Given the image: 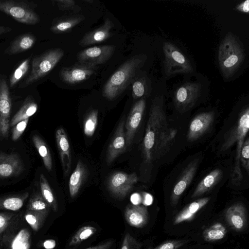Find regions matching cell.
Listing matches in <instances>:
<instances>
[{"instance_id": "ba28073f", "label": "cell", "mask_w": 249, "mask_h": 249, "mask_svg": "<svg viewBox=\"0 0 249 249\" xmlns=\"http://www.w3.org/2000/svg\"><path fill=\"white\" fill-rule=\"evenodd\" d=\"M200 90L201 85L196 83H186L179 87L174 96L176 108L182 112L190 109L197 100Z\"/></svg>"}, {"instance_id": "f1b7e54d", "label": "cell", "mask_w": 249, "mask_h": 249, "mask_svg": "<svg viewBox=\"0 0 249 249\" xmlns=\"http://www.w3.org/2000/svg\"><path fill=\"white\" fill-rule=\"evenodd\" d=\"M227 232V229L221 223H216L205 229L202 233L203 239L208 242H215L222 239Z\"/></svg>"}, {"instance_id": "4fadbf2b", "label": "cell", "mask_w": 249, "mask_h": 249, "mask_svg": "<svg viewBox=\"0 0 249 249\" xmlns=\"http://www.w3.org/2000/svg\"><path fill=\"white\" fill-rule=\"evenodd\" d=\"M23 169V162L18 153L6 154L0 151V178L18 176Z\"/></svg>"}, {"instance_id": "8d00e7d4", "label": "cell", "mask_w": 249, "mask_h": 249, "mask_svg": "<svg viewBox=\"0 0 249 249\" xmlns=\"http://www.w3.org/2000/svg\"><path fill=\"white\" fill-rule=\"evenodd\" d=\"M132 96L134 98H138L143 96L147 91V86L144 78H140L135 80L132 86Z\"/></svg>"}, {"instance_id": "e575fe53", "label": "cell", "mask_w": 249, "mask_h": 249, "mask_svg": "<svg viewBox=\"0 0 249 249\" xmlns=\"http://www.w3.org/2000/svg\"><path fill=\"white\" fill-rule=\"evenodd\" d=\"M97 229L92 226H84L79 229L71 238L69 246H75L93 235Z\"/></svg>"}, {"instance_id": "9a60e30c", "label": "cell", "mask_w": 249, "mask_h": 249, "mask_svg": "<svg viewBox=\"0 0 249 249\" xmlns=\"http://www.w3.org/2000/svg\"><path fill=\"white\" fill-rule=\"evenodd\" d=\"M125 122L122 119L118 124L113 137L108 145L106 156L107 163H112L126 147L125 132Z\"/></svg>"}, {"instance_id": "bcb514c9", "label": "cell", "mask_w": 249, "mask_h": 249, "mask_svg": "<svg viewBox=\"0 0 249 249\" xmlns=\"http://www.w3.org/2000/svg\"><path fill=\"white\" fill-rule=\"evenodd\" d=\"M236 9L244 13H248L249 11V1L246 0L238 4L236 7Z\"/></svg>"}, {"instance_id": "ee69618b", "label": "cell", "mask_w": 249, "mask_h": 249, "mask_svg": "<svg viewBox=\"0 0 249 249\" xmlns=\"http://www.w3.org/2000/svg\"><path fill=\"white\" fill-rule=\"evenodd\" d=\"M142 196V203L143 206H148L151 205L153 201L152 196L147 193L143 192Z\"/></svg>"}, {"instance_id": "83f0119b", "label": "cell", "mask_w": 249, "mask_h": 249, "mask_svg": "<svg viewBox=\"0 0 249 249\" xmlns=\"http://www.w3.org/2000/svg\"><path fill=\"white\" fill-rule=\"evenodd\" d=\"M32 141L34 146L42 159L46 168L48 171H50L52 169L53 162L48 145L44 141L37 135H34L33 136Z\"/></svg>"}, {"instance_id": "681fc988", "label": "cell", "mask_w": 249, "mask_h": 249, "mask_svg": "<svg viewBox=\"0 0 249 249\" xmlns=\"http://www.w3.org/2000/svg\"><path fill=\"white\" fill-rule=\"evenodd\" d=\"M12 31V28L10 27L4 26L0 25V35L4 34Z\"/></svg>"}, {"instance_id": "5bb4252c", "label": "cell", "mask_w": 249, "mask_h": 249, "mask_svg": "<svg viewBox=\"0 0 249 249\" xmlns=\"http://www.w3.org/2000/svg\"><path fill=\"white\" fill-rule=\"evenodd\" d=\"M214 118V113L213 111L203 112L196 115L190 124L188 140L195 141L206 133L212 126Z\"/></svg>"}, {"instance_id": "484cf974", "label": "cell", "mask_w": 249, "mask_h": 249, "mask_svg": "<svg viewBox=\"0 0 249 249\" xmlns=\"http://www.w3.org/2000/svg\"><path fill=\"white\" fill-rule=\"evenodd\" d=\"M86 174L87 170L85 166L81 160H79L69 180V188L71 197H75L78 194Z\"/></svg>"}, {"instance_id": "e0dca14e", "label": "cell", "mask_w": 249, "mask_h": 249, "mask_svg": "<svg viewBox=\"0 0 249 249\" xmlns=\"http://www.w3.org/2000/svg\"><path fill=\"white\" fill-rule=\"evenodd\" d=\"M198 161H193L186 168L178 181L175 185L171 196V202L176 206L181 195L192 182L197 170Z\"/></svg>"}, {"instance_id": "3957f363", "label": "cell", "mask_w": 249, "mask_h": 249, "mask_svg": "<svg viewBox=\"0 0 249 249\" xmlns=\"http://www.w3.org/2000/svg\"><path fill=\"white\" fill-rule=\"evenodd\" d=\"M244 57V50L238 39L232 34H228L219 46L218 54L219 67L225 78L233 75Z\"/></svg>"}, {"instance_id": "d6986e66", "label": "cell", "mask_w": 249, "mask_h": 249, "mask_svg": "<svg viewBox=\"0 0 249 249\" xmlns=\"http://www.w3.org/2000/svg\"><path fill=\"white\" fill-rule=\"evenodd\" d=\"M55 139L65 175L69 173L71 162L70 146L66 133L63 127L58 128L55 132Z\"/></svg>"}, {"instance_id": "d590c367", "label": "cell", "mask_w": 249, "mask_h": 249, "mask_svg": "<svg viewBox=\"0 0 249 249\" xmlns=\"http://www.w3.org/2000/svg\"><path fill=\"white\" fill-rule=\"evenodd\" d=\"M30 234L26 229H22L15 237L11 245L12 249H29Z\"/></svg>"}, {"instance_id": "cb8c5ba5", "label": "cell", "mask_w": 249, "mask_h": 249, "mask_svg": "<svg viewBox=\"0 0 249 249\" xmlns=\"http://www.w3.org/2000/svg\"><path fill=\"white\" fill-rule=\"evenodd\" d=\"M38 105L33 97L29 95L25 99L23 104L18 111L13 117L10 122V127L33 116L37 111Z\"/></svg>"}, {"instance_id": "7bdbcfd3", "label": "cell", "mask_w": 249, "mask_h": 249, "mask_svg": "<svg viewBox=\"0 0 249 249\" xmlns=\"http://www.w3.org/2000/svg\"><path fill=\"white\" fill-rule=\"evenodd\" d=\"M12 217L11 213H0V234L7 228Z\"/></svg>"}, {"instance_id": "836d02e7", "label": "cell", "mask_w": 249, "mask_h": 249, "mask_svg": "<svg viewBox=\"0 0 249 249\" xmlns=\"http://www.w3.org/2000/svg\"><path fill=\"white\" fill-rule=\"evenodd\" d=\"M98 111L90 110L85 118L84 123V132L87 137H92L96 129L98 123Z\"/></svg>"}, {"instance_id": "30bf717a", "label": "cell", "mask_w": 249, "mask_h": 249, "mask_svg": "<svg viewBox=\"0 0 249 249\" xmlns=\"http://www.w3.org/2000/svg\"><path fill=\"white\" fill-rule=\"evenodd\" d=\"M97 69L96 66L78 62L71 67L62 69L59 75L65 83L76 84L89 79L95 73Z\"/></svg>"}, {"instance_id": "4dcf8cb0", "label": "cell", "mask_w": 249, "mask_h": 249, "mask_svg": "<svg viewBox=\"0 0 249 249\" xmlns=\"http://www.w3.org/2000/svg\"><path fill=\"white\" fill-rule=\"evenodd\" d=\"M50 206L42 197L41 194L36 193L32 195L30 198L27 207V210L40 212L48 215Z\"/></svg>"}, {"instance_id": "7a4b0ae2", "label": "cell", "mask_w": 249, "mask_h": 249, "mask_svg": "<svg viewBox=\"0 0 249 249\" xmlns=\"http://www.w3.org/2000/svg\"><path fill=\"white\" fill-rule=\"evenodd\" d=\"M143 62L144 58L140 55L133 56L124 62L105 84L103 96L108 100H113L120 95L132 81Z\"/></svg>"}, {"instance_id": "7402d4cb", "label": "cell", "mask_w": 249, "mask_h": 249, "mask_svg": "<svg viewBox=\"0 0 249 249\" xmlns=\"http://www.w3.org/2000/svg\"><path fill=\"white\" fill-rule=\"evenodd\" d=\"M209 200V197H204L190 203L175 216L173 221L174 225L192 220Z\"/></svg>"}, {"instance_id": "f6af8a7d", "label": "cell", "mask_w": 249, "mask_h": 249, "mask_svg": "<svg viewBox=\"0 0 249 249\" xmlns=\"http://www.w3.org/2000/svg\"><path fill=\"white\" fill-rule=\"evenodd\" d=\"M113 244V241L110 240L95 246L84 249H110Z\"/></svg>"}, {"instance_id": "2e32d148", "label": "cell", "mask_w": 249, "mask_h": 249, "mask_svg": "<svg viewBox=\"0 0 249 249\" xmlns=\"http://www.w3.org/2000/svg\"><path fill=\"white\" fill-rule=\"evenodd\" d=\"M113 26L109 18H106L101 26L86 33L79 42V44L85 47L106 41L113 36L111 31Z\"/></svg>"}, {"instance_id": "f907efd6", "label": "cell", "mask_w": 249, "mask_h": 249, "mask_svg": "<svg viewBox=\"0 0 249 249\" xmlns=\"http://www.w3.org/2000/svg\"><path fill=\"white\" fill-rule=\"evenodd\" d=\"M84 1L87 2H89V3H91L93 1V0H85Z\"/></svg>"}, {"instance_id": "f546056e", "label": "cell", "mask_w": 249, "mask_h": 249, "mask_svg": "<svg viewBox=\"0 0 249 249\" xmlns=\"http://www.w3.org/2000/svg\"><path fill=\"white\" fill-rule=\"evenodd\" d=\"M32 57V54L23 60L11 73L9 81L10 88H13L27 74Z\"/></svg>"}, {"instance_id": "52a82bcc", "label": "cell", "mask_w": 249, "mask_h": 249, "mask_svg": "<svg viewBox=\"0 0 249 249\" xmlns=\"http://www.w3.org/2000/svg\"><path fill=\"white\" fill-rule=\"evenodd\" d=\"M163 50L164 72L167 76L193 72V68L189 60L176 45L165 42Z\"/></svg>"}, {"instance_id": "9c48e42d", "label": "cell", "mask_w": 249, "mask_h": 249, "mask_svg": "<svg viewBox=\"0 0 249 249\" xmlns=\"http://www.w3.org/2000/svg\"><path fill=\"white\" fill-rule=\"evenodd\" d=\"M138 180V177L135 173L128 174L117 172L108 178L107 188L114 196L122 198L129 193Z\"/></svg>"}, {"instance_id": "d4e9b609", "label": "cell", "mask_w": 249, "mask_h": 249, "mask_svg": "<svg viewBox=\"0 0 249 249\" xmlns=\"http://www.w3.org/2000/svg\"><path fill=\"white\" fill-rule=\"evenodd\" d=\"M222 175V171L220 169H215L211 171L198 184L192 197L200 196L210 191L219 181Z\"/></svg>"}, {"instance_id": "74e56055", "label": "cell", "mask_w": 249, "mask_h": 249, "mask_svg": "<svg viewBox=\"0 0 249 249\" xmlns=\"http://www.w3.org/2000/svg\"><path fill=\"white\" fill-rule=\"evenodd\" d=\"M53 1L61 10H69L76 12L81 10L80 7L73 0H55Z\"/></svg>"}, {"instance_id": "60d3db41", "label": "cell", "mask_w": 249, "mask_h": 249, "mask_svg": "<svg viewBox=\"0 0 249 249\" xmlns=\"http://www.w3.org/2000/svg\"><path fill=\"white\" fill-rule=\"evenodd\" d=\"M186 240L166 241L155 248L148 249H178L187 243Z\"/></svg>"}, {"instance_id": "b9f144b4", "label": "cell", "mask_w": 249, "mask_h": 249, "mask_svg": "<svg viewBox=\"0 0 249 249\" xmlns=\"http://www.w3.org/2000/svg\"><path fill=\"white\" fill-rule=\"evenodd\" d=\"M29 120V118L20 121L14 126L11 137L13 141H17L22 135L26 128Z\"/></svg>"}, {"instance_id": "816d5d0a", "label": "cell", "mask_w": 249, "mask_h": 249, "mask_svg": "<svg viewBox=\"0 0 249 249\" xmlns=\"http://www.w3.org/2000/svg\"></svg>"}, {"instance_id": "44dd1931", "label": "cell", "mask_w": 249, "mask_h": 249, "mask_svg": "<svg viewBox=\"0 0 249 249\" xmlns=\"http://www.w3.org/2000/svg\"><path fill=\"white\" fill-rule=\"evenodd\" d=\"M36 36L33 34L27 33L16 37L5 49L4 53L11 55L28 51L36 44Z\"/></svg>"}, {"instance_id": "ac0fdd59", "label": "cell", "mask_w": 249, "mask_h": 249, "mask_svg": "<svg viewBox=\"0 0 249 249\" xmlns=\"http://www.w3.org/2000/svg\"><path fill=\"white\" fill-rule=\"evenodd\" d=\"M226 220L230 227L236 231L243 230L247 223L246 209L242 203H235L229 207L225 213Z\"/></svg>"}, {"instance_id": "ab89813d", "label": "cell", "mask_w": 249, "mask_h": 249, "mask_svg": "<svg viewBox=\"0 0 249 249\" xmlns=\"http://www.w3.org/2000/svg\"><path fill=\"white\" fill-rule=\"evenodd\" d=\"M142 244L129 233L125 234L121 249H140Z\"/></svg>"}, {"instance_id": "603a6c76", "label": "cell", "mask_w": 249, "mask_h": 249, "mask_svg": "<svg viewBox=\"0 0 249 249\" xmlns=\"http://www.w3.org/2000/svg\"><path fill=\"white\" fill-rule=\"evenodd\" d=\"M82 15H75L55 19L52 22L51 30L55 34L68 32L84 20Z\"/></svg>"}, {"instance_id": "8992f818", "label": "cell", "mask_w": 249, "mask_h": 249, "mask_svg": "<svg viewBox=\"0 0 249 249\" xmlns=\"http://www.w3.org/2000/svg\"><path fill=\"white\" fill-rule=\"evenodd\" d=\"M37 6L36 3L27 0H0V11L27 25L39 22L40 17L36 11Z\"/></svg>"}, {"instance_id": "277c9868", "label": "cell", "mask_w": 249, "mask_h": 249, "mask_svg": "<svg viewBox=\"0 0 249 249\" xmlns=\"http://www.w3.org/2000/svg\"><path fill=\"white\" fill-rule=\"evenodd\" d=\"M249 128V108L247 107L240 114L238 121L225 139L221 150L226 151L235 142H237L235 163L231 173V180L233 184H238L243 179V174L240 168V154L243 143Z\"/></svg>"}, {"instance_id": "6da1fadb", "label": "cell", "mask_w": 249, "mask_h": 249, "mask_svg": "<svg viewBox=\"0 0 249 249\" xmlns=\"http://www.w3.org/2000/svg\"><path fill=\"white\" fill-rule=\"evenodd\" d=\"M168 127L163 98L155 97L151 105L143 142V155L146 163L154 161L158 144Z\"/></svg>"}, {"instance_id": "7dc6e473", "label": "cell", "mask_w": 249, "mask_h": 249, "mask_svg": "<svg viewBox=\"0 0 249 249\" xmlns=\"http://www.w3.org/2000/svg\"><path fill=\"white\" fill-rule=\"evenodd\" d=\"M130 200L133 205H139L142 203V196L138 193L133 194L131 196Z\"/></svg>"}, {"instance_id": "5b68a950", "label": "cell", "mask_w": 249, "mask_h": 249, "mask_svg": "<svg viewBox=\"0 0 249 249\" xmlns=\"http://www.w3.org/2000/svg\"><path fill=\"white\" fill-rule=\"evenodd\" d=\"M64 55V53L61 49L54 48L34 56L32 58L30 73L20 87L29 86L47 75L53 70Z\"/></svg>"}, {"instance_id": "8fae6325", "label": "cell", "mask_w": 249, "mask_h": 249, "mask_svg": "<svg viewBox=\"0 0 249 249\" xmlns=\"http://www.w3.org/2000/svg\"><path fill=\"white\" fill-rule=\"evenodd\" d=\"M116 47L114 45L93 46L80 52L77 56L79 62L96 66L108 61L113 54Z\"/></svg>"}, {"instance_id": "ffe728a7", "label": "cell", "mask_w": 249, "mask_h": 249, "mask_svg": "<svg viewBox=\"0 0 249 249\" xmlns=\"http://www.w3.org/2000/svg\"><path fill=\"white\" fill-rule=\"evenodd\" d=\"M124 217L129 225L141 228L147 223L148 212L145 206L129 205L125 210Z\"/></svg>"}, {"instance_id": "4316f807", "label": "cell", "mask_w": 249, "mask_h": 249, "mask_svg": "<svg viewBox=\"0 0 249 249\" xmlns=\"http://www.w3.org/2000/svg\"><path fill=\"white\" fill-rule=\"evenodd\" d=\"M28 192L0 199V209L16 211L19 210L28 197Z\"/></svg>"}, {"instance_id": "f35d334b", "label": "cell", "mask_w": 249, "mask_h": 249, "mask_svg": "<svg viewBox=\"0 0 249 249\" xmlns=\"http://www.w3.org/2000/svg\"><path fill=\"white\" fill-rule=\"evenodd\" d=\"M240 161L243 167L249 173V139L247 138L244 142L241 151Z\"/></svg>"}, {"instance_id": "c3c4849f", "label": "cell", "mask_w": 249, "mask_h": 249, "mask_svg": "<svg viewBox=\"0 0 249 249\" xmlns=\"http://www.w3.org/2000/svg\"><path fill=\"white\" fill-rule=\"evenodd\" d=\"M56 246V242L53 239H48L43 243V246L45 249H53Z\"/></svg>"}, {"instance_id": "7c38bea8", "label": "cell", "mask_w": 249, "mask_h": 249, "mask_svg": "<svg viewBox=\"0 0 249 249\" xmlns=\"http://www.w3.org/2000/svg\"><path fill=\"white\" fill-rule=\"evenodd\" d=\"M145 108V101L141 99L133 106L127 117L125 127V141L126 146H130L134 136L141 123Z\"/></svg>"}, {"instance_id": "1f68e13d", "label": "cell", "mask_w": 249, "mask_h": 249, "mask_svg": "<svg viewBox=\"0 0 249 249\" xmlns=\"http://www.w3.org/2000/svg\"><path fill=\"white\" fill-rule=\"evenodd\" d=\"M39 183L41 194L50 207L55 212L57 210V204L50 186L43 174L40 175Z\"/></svg>"}, {"instance_id": "d6a6232c", "label": "cell", "mask_w": 249, "mask_h": 249, "mask_svg": "<svg viewBox=\"0 0 249 249\" xmlns=\"http://www.w3.org/2000/svg\"><path fill=\"white\" fill-rule=\"evenodd\" d=\"M47 215L40 212L26 210L24 217L32 229L37 231L42 227Z\"/></svg>"}]
</instances>
